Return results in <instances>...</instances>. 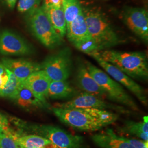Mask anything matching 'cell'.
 Returning <instances> with one entry per match:
<instances>
[{
  "label": "cell",
  "mask_w": 148,
  "mask_h": 148,
  "mask_svg": "<svg viewBox=\"0 0 148 148\" xmlns=\"http://www.w3.org/2000/svg\"><path fill=\"white\" fill-rule=\"evenodd\" d=\"M56 116L66 125L84 131H95L116 121L118 115L104 109H63L54 107Z\"/></svg>",
  "instance_id": "6da1fadb"
},
{
  "label": "cell",
  "mask_w": 148,
  "mask_h": 148,
  "mask_svg": "<svg viewBox=\"0 0 148 148\" xmlns=\"http://www.w3.org/2000/svg\"><path fill=\"white\" fill-rule=\"evenodd\" d=\"M82 9L88 32L98 51L109 49L125 42L100 8L82 5Z\"/></svg>",
  "instance_id": "7a4b0ae2"
},
{
  "label": "cell",
  "mask_w": 148,
  "mask_h": 148,
  "mask_svg": "<svg viewBox=\"0 0 148 148\" xmlns=\"http://www.w3.org/2000/svg\"><path fill=\"white\" fill-rule=\"evenodd\" d=\"M101 58L132 79L147 80L148 58L142 52H121L110 49L98 51Z\"/></svg>",
  "instance_id": "3957f363"
},
{
  "label": "cell",
  "mask_w": 148,
  "mask_h": 148,
  "mask_svg": "<svg viewBox=\"0 0 148 148\" xmlns=\"http://www.w3.org/2000/svg\"><path fill=\"white\" fill-rule=\"evenodd\" d=\"M26 14V21L29 29L43 45L49 49H54L63 44L64 38L54 29L41 6Z\"/></svg>",
  "instance_id": "277c9868"
},
{
  "label": "cell",
  "mask_w": 148,
  "mask_h": 148,
  "mask_svg": "<svg viewBox=\"0 0 148 148\" xmlns=\"http://www.w3.org/2000/svg\"><path fill=\"white\" fill-rule=\"evenodd\" d=\"M85 63L91 76L105 92L106 97L134 111H139L136 103L127 93L122 85L111 78L106 71L97 68L91 63L86 62Z\"/></svg>",
  "instance_id": "5b68a950"
},
{
  "label": "cell",
  "mask_w": 148,
  "mask_h": 148,
  "mask_svg": "<svg viewBox=\"0 0 148 148\" xmlns=\"http://www.w3.org/2000/svg\"><path fill=\"white\" fill-rule=\"evenodd\" d=\"M41 67L51 81L67 80L73 69L70 48H62L56 53L48 56L41 64Z\"/></svg>",
  "instance_id": "8992f818"
},
{
  "label": "cell",
  "mask_w": 148,
  "mask_h": 148,
  "mask_svg": "<svg viewBox=\"0 0 148 148\" xmlns=\"http://www.w3.org/2000/svg\"><path fill=\"white\" fill-rule=\"evenodd\" d=\"M90 56L95 59L97 62L111 78L131 91L144 106H148L147 93L141 86L138 84L133 79L123 73L116 67L103 60L101 58L98 51L94 52L91 53Z\"/></svg>",
  "instance_id": "52a82bcc"
},
{
  "label": "cell",
  "mask_w": 148,
  "mask_h": 148,
  "mask_svg": "<svg viewBox=\"0 0 148 148\" xmlns=\"http://www.w3.org/2000/svg\"><path fill=\"white\" fill-rule=\"evenodd\" d=\"M122 21L133 33L144 42H148V13L138 7H125L121 14Z\"/></svg>",
  "instance_id": "ba28073f"
},
{
  "label": "cell",
  "mask_w": 148,
  "mask_h": 148,
  "mask_svg": "<svg viewBox=\"0 0 148 148\" xmlns=\"http://www.w3.org/2000/svg\"><path fill=\"white\" fill-rule=\"evenodd\" d=\"M33 52L32 46L16 33L4 30L0 34V53L5 56H28Z\"/></svg>",
  "instance_id": "9c48e42d"
},
{
  "label": "cell",
  "mask_w": 148,
  "mask_h": 148,
  "mask_svg": "<svg viewBox=\"0 0 148 148\" xmlns=\"http://www.w3.org/2000/svg\"><path fill=\"white\" fill-rule=\"evenodd\" d=\"M54 107L63 109L96 108L104 110L108 108L114 109H121L122 108L120 106L108 104L100 97L86 92L74 97L70 101L63 103H58Z\"/></svg>",
  "instance_id": "30bf717a"
},
{
  "label": "cell",
  "mask_w": 148,
  "mask_h": 148,
  "mask_svg": "<svg viewBox=\"0 0 148 148\" xmlns=\"http://www.w3.org/2000/svg\"><path fill=\"white\" fill-rule=\"evenodd\" d=\"M45 137L59 148H78L81 137L75 136L58 127L46 126L41 128Z\"/></svg>",
  "instance_id": "8fae6325"
},
{
  "label": "cell",
  "mask_w": 148,
  "mask_h": 148,
  "mask_svg": "<svg viewBox=\"0 0 148 148\" xmlns=\"http://www.w3.org/2000/svg\"><path fill=\"white\" fill-rule=\"evenodd\" d=\"M1 63L21 82H24L31 74L41 69V64L24 59L3 58Z\"/></svg>",
  "instance_id": "7c38bea8"
},
{
  "label": "cell",
  "mask_w": 148,
  "mask_h": 148,
  "mask_svg": "<svg viewBox=\"0 0 148 148\" xmlns=\"http://www.w3.org/2000/svg\"><path fill=\"white\" fill-rule=\"evenodd\" d=\"M76 79L78 86L85 92L98 96L101 98L103 97H106L104 90L90 74L85 63H79L78 64Z\"/></svg>",
  "instance_id": "4fadbf2b"
},
{
  "label": "cell",
  "mask_w": 148,
  "mask_h": 148,
  "mask_svg": "<svg viewBox=\"0 0 148 148\" xmlns=\"http://www.w3.org/2000/svg\"><path fill=\"white\" fill-rule=\"evenodd\" d=\"M51 82L47 74L41 69L31 74L24 81L37 98L44 104L48 98V90Z\"/></svg>",
  "instance_id": "5bb4252c"
},
{
  "label": "cell",
  "mask_w": 148,
  "mask_h": 148,
  "mask_svg": "<svg viewBox=\"0 0 148 148\" xmlns=\"http://www.w3.org/2000/svg\"><path fill=\"white\" fill-rule=\"evenodd\" d=\"M92 139L101 148H134L126 138L117 136L111 129L93 135Z\"/></svg>",
  "instance_id": "9a60e30c"
},
{
  "label": "cell",
  "mask_w": 148,
  "mask_h": 148,
  "mask_svg": "<svg viewBox=\"0 0 148 148\" xmlns=\"http://www.w3.org/2000/svg\"><path fill=\"white\" fill-rule=\"evenodd\" d=\"M66 35L72 44L91 37L82 11L66 26Z\"/></svg>",
  "instance_id": "2e32d148"
},
{
  "label": "cell",
  "mask_w": 148,
  "mask_h": 148,
  "mask_svg": "<svg viewBox=\"0 0 148 148\" xmlns=\"http://www.w3.org/2000/svg\"><path fill=\"white\" fill-rule=\"evenodd\" d=\"M54 29L59 35L64 38L66 33V21L63 7L41 5Z\"/></svg>",
  "instance_id": "e0dca14e"
},
{
  "label": "cell",
  "mask_w": 148,
  "mask_h": 148,
  "mask_svg": "<svg viewBox=\"0 0 148 148\" xmlns=\"http://www.w3.org/2000/svg\"><path fill=\"white\" fill-rule=\"evenodd\" d=\"M14 100L19 106L24 108L38 107L45 104L37 98L24 82H21Z\"/></svg>",
  "instance_id": "ac0fdd59"
},
{
  "label": "cell",
  "mask_w": 148,
  "mask_h": 148,
  "mask_svg": "<svg viewBox=\"0 0 148 148\" xmlns=\"http://www.w3.org/2000/svg\"><path fill=\"white\" fill-rule=\"evenodd\" d=\"M75 93L74 88L66 81H51L47 97L53 99H63L71 97Z\"/></svg>",
  "instance_id": "d6986e66"
},
{
  "label": "cell",
  "mask_w": 148,
  "mask_h": 148,
  "mask_svg": "<svg viewBox=\"0 0 148 148\" xmlns=\"http://www.w3.org/2000/svg\"><path fill=\"white\" fill-rule=\"evenodd\" d=\"M16 141L20 148H42L51 143L46 138L37 135L18 137Z\"/></svg>",
  "instance_id": "ffe728a7"
},
{
  "label": "cell",
  "mask_w": 148,
  "mask_h": 148,
  "mask_svg": "<svg viewBox=\"0 0 148 148\" xmlns=\"http://www.w3.org/2000/svg\"><path fill=\"white\" fill-rule=\"evenodd\" d=\"M125 131L133 135L137 136L145 141H148V117H143V122H128Z\"/></svg>",
  "instance_id": "44dd1931"
},
{
  "label": "cell",
  "mask_w": 148,
  "mask_h": 148,
  "mask_svg": "<svg viewBox=\"0 0 148 148\" xmlns=\"http://www.w3.org/2000/svg\"><path fill=\"white\" fill-rule=\"evenodd\" d=\"M6 71L8 79L5 87L1 91L0 96L14 100L21 82L10 70L6 69Z\"/></svg>",
  "instance_id": "7402d4cb"
},
{
  "label": "cell",
  "mask_w": 148,
  "mask_h": 148,
  "mask_svg": "<svg viewBox=\"0 0 148 148\" xmlns=\"http://www.w3.org/2000/svg\"><path fill=\"white\" fill-rule=\"evenodd\" d=\"M63 8L66 26L82 12V5L79 0H63Z\"/></svg>",
  "instance_id": "603a6c76"
},
{
  "label": "cell",
  "mask_w": 148,
  "mask_h": 148,
  "mask_svg": "<svg viewBox=\"0 0 148 148\" xmlns=\"http://www.w3.org/2000/svg\"><path fill=\"white\" fill-rule=\"evenodd\" d=\"M73 45L79 51L88 55L94 52L98 51L97 45L92 37L74 43Z\"/></svg>",
  "instance_id": "cb8c5ba5"
},
{
  "label": "cell",
  "mask_w": 148,
  "mask_h": 148,
  "mask_svg": "<svg viewBox=\"0 0 148 148\" xmlns=\"http://www.w3.org/2000/svg\"><path fill=\"white\" fill-rule=\"evenodd\" d=\"M18 137L10 130L0 134V148H20L16 141Z\"/></svg>",
  "instance_id": "d4e9b609"
},
{
  "label": "cell",
  "mask_w": 148,
  "mask_h": 148,
  "mask_svg": "<svg viewBox=\"0 0 148 148\" xmlns=\"http://www.w3.org/2000/svg\"><path fill=\"white\" fill-rule=\"evenodd\" d=\"M42 0H18L17 10L21 13H27L40 7Z\"/></svg>",
  "instance_id": "484cf974"
},
{
  "label": "cell",
  "mask_w": 148,
  "mask_h": 148,
  "mask_svg": "<svg viewBox=\"0 0 148 148\" xmlns=\"http://www.w3.org/2000/svg\"><path fill=\"white\" fill-rule=\"evenodd\" d=\"M126 139L134 148H148V141L129 138H126Z\"/></svg>",
  "instance_id": "4316f807"
},
{
  "label": "cell",
  "mask_w": 148,
  "mask_h": 148,
  "mask_svg": "<svg viewBox=\"0 0 148 148\" xmlns=\"http://www.w3.org/2000/svg\"><path fill=\"white\" fill-rule=\"evenodd\" d=\"M9 130L8 126V121L6 117L0 114V134L5 132Z\"/></svg>",
  "instance_id": "83f0119b"
},
{
  "label": "cell",
  "mask_w": 148,
  "mask_h": 148,
  "mask_svg": "<svg viewBox=\"0 0 148 148\" xmlns=\"http://www.w3.org/2000/svg\"><path fill=\"white\" fill-rule=\"evenodd\" d=\"M63 0H43L42 5L62 7Z\"/></svg>",
  "instance_id": "f1b7e54d"
},
{
  "label": "cell",
  "mask_w": 148,
  "mask_h": 148,
  "mask_svg": "<svg viewBox=\"0 0 148 148\" xmlns=\"http://www.w3.org/2000/svg\"><path fill=\"white\" fill-rule=\"evenodd\" d=\"M3 5L7 6L8 8L13 10L16 6L18 0H0Z\"/></svg>",
  "instance_id": "f546056e"
},
{
  "label": "cell",
  "mask_w": 148,
  "mask_h": 148,
  "mask_svg": "<svg viewBox=\"0 0 148 148\" xmlns=\"http://www.w3.org/2000/svg\"><path fill=\"white\" fill-rule=\"evenodd\" d=\"M8 79L7 73L6 74L0 76V93L2 90L5 87Z\"/></svg>",
  "instance_id": "4dcf8cb0"
},
{
  "label": "cell",
  "mask_w": 148,
  "mask_h": 148,
  "mask_svg": "<svg viewBox=\"0 0 148 148\" xmlns=\"http://www.w3.org/2000/svg\"></svg>",
  "instance_id": "1f68e13d"
}]
</instances>
